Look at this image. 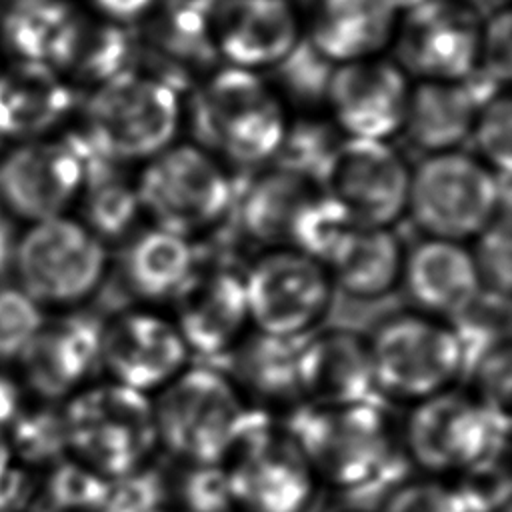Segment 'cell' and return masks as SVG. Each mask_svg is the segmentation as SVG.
Wrapping results in <instances>:
<instances>
[{
  "instance_id": "1",
  "label": "cell",
  "mask_w": 512,
  "mask_h": 512,
  "mask_svg": "<svg viewBox=\"0 0 512 512\" xmlns=\"http://www.w3.org/2000/svg\"><path fill=\"white\" fill-rule=\"evenodd\" d=\"M66 452L106 480L142 470L158 452L152 396L104 380L62 406Z\"/></svg>"
},
{
  "instance_id": "2",
  "label": "cell",
  "mask_w": 512,
  "mask_h": 512,
  "mask_svg": "<svg viewBox=\"0 0 512 512\" xmlns=\"http://www.w3.org/2000/svg\"><path fill=\"white\" fill-rule=\"evenodd\" d=\"M158 448L182 464H222L252 408L226 372L188 366L152 396Z\"/></svg>"
},
{
  "instance_id": "3",
  "label": "cell",
  "mask_w": 512,
  "mask_h": 512,
  "mask_svg": "<svg viewBox=\"0 0 512 512\" xmlns=\"http://www.w3.org/2000/svg\"><path fill=\"white\" fill-rule=\"evenodd\" d=\"M178 118V96L170 86L124 72L98 84L84 108V132L72 144L80 158L112 164L152 158L174 138Z\"/></svg>"
},
{
  "instance_id": "4",
  "label": "cell",
  "mask_w": 512,
  "mask_h": 512,
  "mask_svg": "<svg viewBox=\"0 0 512 512\" xmlns=\"http://www.w3.org/2000/svg\"><path fill=\"white\" fill-rule=\"evenodd\" d=\"M290 434L318 482L356 490L384 476L396 452V434L384 408L372 400L344 406H298Z\"/></svg>"
},
{
  "instance_id": "5",
  "label": "cell",
  "mask_w": 512,
  "mask_h": 512,
  "mask_svg": "<svg viewBox=\"0 0 512 512\" xmlns=\"http://www.w3.org/2000/svg\"><path fill=\"white\" fill-rule=\"evenodd\" d=\"M194 138L234 164L276 154L286 132L284 110L266 82L246 68H224L190 100Z\"/></svg>"
},
{
  "instance_id": "6",
  "label": "cell",
  "mask_w": 512,
  "mask_h": 512,
  "mask_svg": "<svg viewBox=\"0 0 512 512\" xmlns=\"http://www.w3.org/2000/svg\"><path fill=\"white\" fill-rule=\"evenodd\" d=\"M374 390L416 404L454 388L466 370L464 346L452 322L402 312L386 318L368 338Z\"/></svg>"
},
{
  "instance_id": "7",
  "label": "cell",
  "mask_w": 512,
  "mask_h": 512,
  "mask_svg": "<svg viewBox=\"0 0 512 512\" xmlns=\"http://www.w3.org/2000/svg\"><path fill=\"white\" fill-rule=\"evenodd\" d=\"M220 466L234 512H306L320 484L290 430L254 408Z\"/></svg>"
},
{
  "instance_id": "8",
  "label": "cell",
  "mask_w": 512,
  "mask_h": 512,
  "mask_svg": "<svg viewBox=\"0 0 512 512\" xmlns=\"http://www.w3.org/2000/svg\"><path fill=\"white\" fill-rule=\"evenodd\" d=\"M106 244L82 222L56 216L34 222L16 244L12 270L38 306H76L92 298L108 272Z\"/></svg>"
},
{
  "instance_id": "9",
  "label": "cell",
  "mask_w": 512,
  "mask_h": 512,
  "mask_svg": "<svg viewBox=\"0 0 512 512\" xmlns=\"http://www.w3.org/2000/svg\"><path fill=\"white\" fill-rule=\"evenodd\" d=\"M472 392L448 388L412 404L404 422V448L428 476H462L494 460L506 420Z\"/></svg>"
},
{
  "instance_id": "10",
  "label": "cell",
  "mask_w": 512,
  "mask_h": 512,
  "mask_svg": "<svg viewBox=\"0 0 512 512\" xmlns=\"http://www.w3.org/2000/svg\"><path fill=\"white\" fill-rule=\"evenodd\" d=\"M134 188L154 228L188 240L218 226L234 198L224 170L204 150L188 144L152 156Z\"/></svg>"
},
{
  "instance_id": "11",
  "label": "cell",
  "mask_w": 512,
  "mask_h": 512,
  "mask_svg": "<svg viewBox=\"0 0 512 512\" xmlns=\"http://www.w3.org/2000/svg\"><path fill=\"white\" fill-rule=\"evenodd\" d=\"M500 196L488 166L464 154L438 152L410 176L406 208L428 238L464 242L492 224Z\"/></svg>"
},
{
  "instance_id": "12",
  "label": "cell",
  "mask_w": 512,
  "mask_h": 512,
  "mask_svg": "<svg viewBox=\"0 0 512 512\" xmlns=\"http://www.w3.org/2000/svg\"><path fill=\"white\" fill-rule=\"evenodd\" d=\"M250 326L256 332L302 340L326 316L334 284L316 258L294 248H268L244 272Z\"/></svg>"
},
{
  "instance_id": "13",
  "label": "cell",
  "mask_w": 512,
  "mask_h": 512,
  "mask_svg": "<svg viewBox=\"0 0 512 512\" xmlns=\"http://www.w3.org/2000/svg\"><path fill=\"white\" fill-rule=\"evenodd\" d=\"M190 356L172 316L156 306H132L102 322L100 368L106 380L146 396L188 368Z\"/></svg>"
},
{
  "instance_id": "14",
  "label": "cell",
  "mask_w": 512,
  "mask_h": 512,
  "mask_svg": "<svg viewBox=\"0 0 512 512\" xmlns=\"http://www.w3.org/2000/svg\"><path fill=\"white\" fill-rule=\"evenodd\" d=\"M320 184L358 226L388 228L408 206L410 174L396 150L382 140L340 142Z\"/></svg>"
},
{
  "instance_id": "15",
  "label": "cell",
  "mask_w": 512,
  "mask_h": 512,
  "mask_svg": "<svg viewBox=\"0 0 512 512\" xmlns=\"http://www.w3.org/2000/svg\"><path fill=\"white\" fill-rule=\"evenodd\" d=\"M172 320L190 354L226 356L250 330L244 272L196 266L172 300Z\"/></svg>"
},
{
  "instance_id": "16",
  "label": "cell",
  "mask_w": 512,
  "mask_h": 512,
  "mask_svg": "<svg viewBox=\"0 0 512 512\" xmlns=\"http://www.w3.org/2000/svg\"><path fill=\"white\" fill-rule=\"evenodd\" d=\"M478 48L480 28L474 12L448 0H426L410 8L398 34L402 66L438 82L470 76Z\"/></svg>"
},
{
  "instance_id": "17",
  "label": "cell",
  "mask_w": 512,
  "mask_h": 512,
  "mask_svg": "<svg viewBox=\"0 0 512 512\" xmlns=\"http://www.w3.org/2000/svg\"><path fill=\"white\" fill-rule=\"evenodd\" d=\"M100 334L102 320L88 312L42 320L16 356L26 384L48 402L72 396L100 368Z\"/></svg>"
},
{
  "instance_id": "18",
  "label": "cell",
  "mask_w": 512,
  "mask_h": 512,
  "mask_svg": "<svg viewBox=\"0 0 512 512\" xmlns=\"http://www.w3.org/2000/svg\"><path fill=\"white\" fill-rule=\"evenodd\" d=\"M82 184L84 162L72 140L26 142L0 164L2 200L16 216L32 222L62 216Z\"/></svg>"
},
{
  "instance_id": "19",
  "label": "cell",
  "mask_w": 512,
  "mask_h": 512,
  "mask_svg": "<svg viewBox=\"0 0 512 512\" xmlns=\"http://www.w3.org/2000/svg\"><path fill=\"white\" fill-rule=\"evenodd\" d=\"M296 384L306 406H344L372 400L368 338L334 328L308 334L296 352Z\"/></svg>"
},
{
  "instance_id": "20",
  "label": "cell",
  "mask_w": 512,
  "mask_h": 512,
  "mask_svg": "<svg viewBox=\"0 0 512 512\" xmlns=\"http://www.w3.org/2000/svg\"><path fill=\"white\" fill-rule=\"evenodd\" d=\"M326 100L352 138L382 140L404 122L408 86L398 66L356 60L332 70Z\"/></svg>"
},
{
  "instance_id": "21",
  "label": "cell",
  "mask_w": 512,
  "mask_h": 512,
  "mask_svg": "<svg viewBox=\"0 0 512 512\" xmlns=\"http://www.w3.org/2000/svg\"><path fill=\"white\" fill-rule=\"evenodd\" d=\"M400 284L416 312L456 320L482 294L474 252L464 242L426 238L404 254Z\"/></svg>"
},
{
  "instance_id": "22",
  "label": "cell",
  "mask_w": 512,
  "mask_h": 512,
  "mask_svg": "<svg viewBox=\"0 0 512 512\" xmlns=\"http://www.w3.org/2000/svg\"><path fill=\"white\" fill-rule=\"evenodd\" d=\"M210 34L214 48L236 68L276 66L298 42V22L288 0H220Z\"/></svg>"
},
{
  "instance_id": "23",
  "label": "cell",
  "mask_w": 512,
  "mask_h": 512,
  "mask_svg": "<svg viewBox=\"0 0 512 512\" xmlns=\"http://www.w3.org/2000/svg\"><path fill=\"white\" fill-rule=\"evenodd\" d=\"M494 96L498 86L480 72L466 80H426L408 94L402 124L414 146L438 154L466 138L478 110Z\"/></svg>"
},
{
  "instance_id": "24",
  "label": "cell",
  "mask_w": 512,
  "mask_h": 512,
  "mask_svg": "<svg viewBox=\"0 0 512 512\" xmlns=\"http://www.w3.org/2000/svg\"><path fill=\"white\" fill-rule=\"evenodd\" d=\"M404 252L390 228L352 226L324 260L334 288L358 300L386 296L400 284Z\"/></svg>"
},
{
  "instance_id": "25",
  "label": "cell",
  "mask_w": 512,
  "mask_h": 512,
  "mask_svg": "<svg viewBox=\"0 0 512 512\" xmlns=\"http://www.w3.org/2000/svg\"><path fill=\"white\" fill-rule=\"evenodd\" d=\"M300 340L274 338L256 330L248 334L226 354L230 356L234 382L246 404H258L256 410L298 408L302 406L296 384V352Z\"/></svg>"
},
{
  "instance_id": "26",
  "label": "cell",
  "mask_w": 512,
  "mask_h": 512,
  "mask_svg": "<svg viewBox=\"0 0 512 512\" xmlns=\"http://www.w3.org/2000/svg\"><path fill=\"white\" fill-rule=\"evenodd\" d=\"M72 106V92L46 62L20 60L0 74V134L28 138L56 126Z\"/></svg>"
},
{
  "instance_id": "27",
  "label": "cell",
  "mask_w": 512,
  "mask_h": 512,
  "mask_svg": "<svg viewBox=\"0 0 512 512\" xmlns=\"http://www.w3.org/2000/svg\"><path fill=\"white\" fill-rule=\"evenodd\" d=\"M394 12L388 0H316L308 42L326 60H362L390 40Z\"/></svg>"
},
{
  "instance_id": "28",
  "label": "cell",
  "mask_w": 512,
  "mask_h": 512,
  "mask_svg": "<svg viewBox=\"0 0 512 512\" xmlns=\"http://www.w3.org/2000/svg\"><path fill=\"white\" fill-rule=\"evenodd\" d=\"M196 266V252L188 238L150 228L126 246L122 280L144 306H156L172 302Z\"/></svg>"
},
{
  "instance_id": "29",
  "label": "cell",
  "mask_w": 512,
  "mask_h": 512,
  "mask_svg": "<svg viewBox=\"0 0 512 512\" xmlns=\"http://www.w3.org/2000/svg\"><path fill=\"white\" fill-rule=\"evenodd\" d=\"M136 48L126 30L114 22L74 14L58 38L48 64L82 82L102 84L130 72Z\"/></svg>"
},
{
  "instance_id": "30",
  "label": "cell",
  "mask_w": 512,
  "mask_h": 512,
  "mask_svg": "<svg viewBox=\"0 0 512 512\" xmlns=\"http://www.w3.org/2000/svg\"><path fill=\"white\" fill-rule=\"evenodd\" d=\"M318 184L286 170L260 176L240 200V226L256 242L288 248L294 224L316 196Z\"/></svg>"
},
{
  "instance_id": "31",
  "label": "cell",
  "mask_w": 512,
  "mask_h": 512,
  "mask_svg": "<svg viewBox=\"0 0 512 512\" xmlns=\"http://www.w3.org/2000/svg\"><path fill=\"white\" fill-rule=\"evenodd\" d=\"M82 162L86 182L84 226L104 244L126 238L142 212L136 188L118 172L120 164L94 156H82Z\"/></svg>"
},
{
  "instance_id": "32",
  "label": "cell",
  "mask_w": 512,
  "mask_h": 512,
  "mask_svg": "<svg viewBox=\"0 0 512 512\" xmlns=\"http://www.w3.org/2000/svg\"><path fill=\"white\" fill-rule=\"evenodd\" d=\"M76 12L64 0H12L4 20V42L20 60L46 62Z\"/></svg>"
},
{
  "instance_id": "33",
  "label": "cell",
  "mask_w": 512,
  "mask_h": 512,
  "mask_svg": "<svg viewBox=\"0 0 512 512\" xmlns=\"http://www.w3.org/2000/svg\"><path fill=\"white\" fill-rule=\"evenodd\" d=\"M110 482L72 458L60 460L42 478V496L48 512H102Z\"/></svg>"
},
{
  "instance_id": "34",
  "label": "cell",
  "mask_w": 512,
  "mask_h": 512,
  "mask_svg": "<svg viewBox=\"0 0 512 512\" xmlns=\"http://www.w3.org/2000/svg\"><path fill=\"white\" fill-rule=\"evenodd\" d=\"M54 404L20 410L10 424V450L30 464L58 462L60 454H66L62 406Z\"/></svg>"
},
{
  "instance_id": "35",
  "label": "cell",
  "mask_w": 512,
  "mask_h": 512,
  "mask_svg": "<svg viewBox=\"0 0 512 512\" xmlns=\"http://www.w3.org/2000/svg\"><path fill=\"white\" fill-rule=\"evenodd\" d=\"M336 146L338 142L326 126L302 122L290 128V132L286 128L280 148L276 150V154L280 152L278 168L320 184Z\"/></svg>"
},
{
  "instance_id": "36",
  "label": "cell",
  "mask_w": 512,
  "mask_h": 512,
  "mask_svg": "<svg viewBox=\"0 0 512 512\" xmlns=\"http://www.w3.org/2000/svg\"><path fill=\"white\" fill-rule=\"evenodd\" d=\"M168 480V494L174 492L182 512H234L226 476L220 464H182Z\"/></svg>"
},
{
  "instance_id": "37",
  "label": "cell",
  "mask_w": 512,
  "mask_h": 512,
  "mask_svg": "<svg viewBox=\"0 0 512 512\" xmlns=\"http://www.w3.org/2000/svg\"><path fill=\"white\" fill-rule=\"evenodd\" d=\"M382 512H472L456 484L424 476L400 482L384 500Z\"/></svg>"
},
{
  "instance_id": "38",
  "label": "cell",
  "mask_w": 512,
  "mask_h": 512,
  "mask_svg": "<svg viewBox=\"0 0 512 512\" xmlns=\"http://www.w3.org/2000/svg\"><path fill=\"white\" fill-rule=\"evenodd\" d=\"M278 78L290 98L300 104H310L326 96L332 74L330 60H326L310 42H296V46L276 64Z\"/></svg>"
},
{
  "instance_id": "39",
  "label": "cell",
  "mask_w": 512,
  "mask_h": 512,
  "mask_svg": "<svg viewBox=\"0 0 512 512\" xmlns=\"http://www.w3.org/2000/svg\"><path fill=\"white\" fill-rule=\"evenodd\" d=\"M42 320L40 306L28 294L0 286V360L16 358Z\"/></svg>"
},
{
  "instance_id": "40",
  "label": "cell",
  "mask_w": 512,
  "mask_h": 512,
  "mask_svg": "<svg viewBox=\"0 0 512 512\" xmlns=\"http://www.w3.org/2000/svg\"><path fill=\"white\" fill-rule=\"evenodd\" d=\"M168 480L154 474L152 466H144L124 478L110 482L108 500L102 512H158L168 508Z\"/></svg>"
},
{
  "instance_id": "41",
  "label": "cell",
  "mask_w": 512,
  "mask_h": 512,
  "mask_svg": "<svg viewBox=\"0 0 512 512\" xmlns=\"http://www.w3.org/2000/svg\"><path fill=\"white\" fill-rule=\"evenodd\" d=\"M510 100L508 96H494L488 100L476 116L474 130H476V142L486 158V162L500 172L502 178H508L510 172ZM490 168V170H492Z\"/></svg>"
},
{
  "instance_id": "42",
  "label": "cell",
  "mask_w": 512,
  "mask_h": 512,
  "mask_svg": "<svg viewBox=\"0 0 512 512\" xmlns=\"http://www.w3.org/2000/svg\"><path fill=\"white\" fill-rule=\"evenodd\" d=\"M510 14L506 10L496 12L486 30L484 38L480 36L478 60H482V76H486L496 86L504 84L510 78Z\"/></svg>"
},
{
  "instance_id": "43",
  "label": "cell",
  "mask_w": 512,
  "mask_h": 512,
  "mask_svg": "<svg viewBox=\"0 0 512 512\" xmlns=\"http://www.w3.org/2000/svg\"><path fill=\"white\" fill-rule=\"evenodd\" d=\"M94 4L112 20H138L152 10L154 0H94Z\"/></svg>"
},
{
  "instance_id": "44",
  "label": "cell",
  "mask_w": 512,
  "mask_h": 512,
  "mask_svg": "<svg viewBox=\"0 0 512 512\" xmlns=\"http://www.w3.org/2000/svg\"><path fill=\"white\" fill-rule=\"evenodd\" d=\"M20 410L22 406L18 386L10 378L0 376V430L4 426H10Z\"/></svg>"
},
{
  "instance_id": "45",
  "label": "cell",
  "mask_w": 512,
  "mask_h": 512,
  "mask_svg": "<svg viewBox=\"0 0 512 512\" xmlns=\"http://www.w3.org/2000/svg\"><path fill=\"white\" fill-rule=\"evenodd\" d=\"M18 238L14 236L12 226L0 216V276L14 266V252H16Z\"/></svg>"
},
{
  "instance_id": "46",
  "label": "cell",
  "mask_w": 512,
  "mask_h": 512,
  "mask_svg": "<svg viewBox=\"0 0 512 512\" xmlns=\"http://www.w3.org/2000/svg\"><path fill=\"white\" fill-rule=\"evenodd\" d=\"M10 460H12V450H10L8 438L0 430V482L6 476V472L10 470Z\"/></svg>"
},
{
  "instance_id": "47",
  "label": "cell",
  "mask_w": 512,
  "mask_h": 512,
  "mask_svg": "<svg viewBox=\"0 0 512 512\" xmlns=\"http://www.w3.org/2000/svg\"><path fill=\"white\" fill-rule=\"evenodd\" d=\"M390 4H392V8L396 10V8H414V6H418V4H422V2H426V0H388Z\"/></svg>"
},
{
  "instance_id": "48",
  "label": "cell",
  "mask_w": 512,
  "mask_h": 512,
  "mask_svg": "<svg viewBox=\"0 0 512 512\" xmlns=\"http://www.w3.org/2000/svg\"><path fill=\"white\" fill-rule=\"evenodd\" d=\"M158 512H182V510H178V508H172V506H168V508H164V510H158Z\"/></svg>"
},
{
  "instance_id": "49",
  "label": "cell",
  "mask_w": 512,
  "mask_h": 512,
  "mask_svg": "<svg viewBox=\"0 0 512 512\" xmlns=\"http://www.w3.org/2000/svg\"><path fill=\"white\" fill-rule=\"evenodd\" d=\"M352 512H358V510H352Z\"/></svg>"
}]
</instances>
